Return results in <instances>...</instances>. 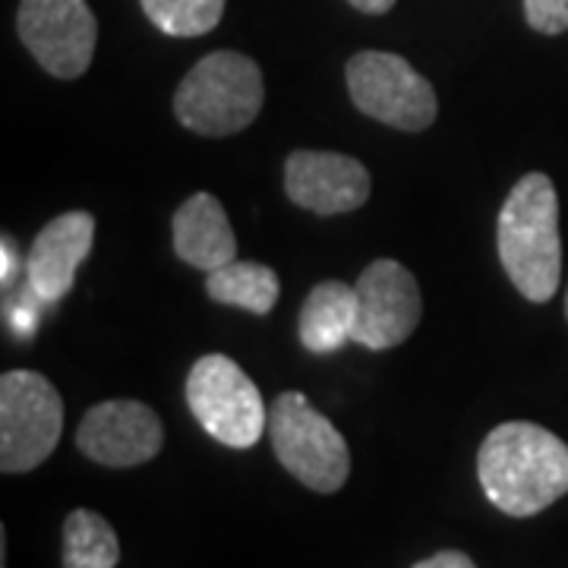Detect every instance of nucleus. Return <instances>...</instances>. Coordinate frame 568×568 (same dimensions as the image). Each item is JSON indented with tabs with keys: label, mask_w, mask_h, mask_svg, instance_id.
<instances>
[{
	"label": "nucleus",
	"mask_w": 568,
	"mask_h": 568,
	"mask_svg": "<svg viewBox=\"0 0 568 568\" xmlns=\"http://www.w3.org/2000/svg\"><path fill=\"white\" fill-rule=\"evenodd\" d=\"M174 253L183 263L203 272H215L237 260V237L227 222L224 205L212 193H193L174 212Z\"/></svg>",
	"instance_id": "obj_13"
},
{
	"label": "nucleus",
	"mask_w": 568,
	"mask_h": 568,
	"mask_svg": "<svg viewBox=\"0 0 568 568\" xmlns=\"http://www.w3.org/2000/svg\"><path fill=\"white\" fill-rule=\"evenodd\" d=\"M92 244H95V219L89 212H63L51 219L39 231L32 253L26 260L32 294L44 304L63 301L73 291L77 268L89 256Z\"/></svg>",
	"instance_id": "obj_12"
},
{
	"label": "nucleus",
	"mask_w": 568,
	"mask_h": 568,
	"mask_svg": "<svg viewBox=\"0 0 568 568\" xmlns=\"http://www.w3.org/2000/svg\"><path fill=\"white\" fill-rule=\"evenodd\" d=\"M63 433V398L36 369L0 376V470L29 474L51 458Z\"/></svg>",
	"instance_id": "obj_5"
},
{
	"label": "nucleus",
	"mask_w": 568,
	"mask_h": 568,
	"mask_svg": "<svg viewBox=\"0 0 568 568\" xmlns=\"http://www.w3.org/2000/svg\"><path fill=\"white\" fill-rule=\"evenodd\" d=\"M566 320H568V291H566Z\"/></svg>",
	"instance_id": "obj_22"
},
{
	"label": "nucleus",
	"mask_w": 568,
	"mask_h": 568,
	"mask_svg": "<svg viewBox=\"0 0 568 568\" xmlns=\"http://www.w3.org/2000/svg\"><path fill=\"white\" fill-rule=\"evenodd\" d=\"M17 268V246L3 237V282H10V272Z\"/></svg>",
	"instance_id": "obj_21"
},
{
	"label": "nucleus",
	"mask_w": 568,
	"mask_h": 568,
	"mask_svg": "<svg viewBox=\"0 0 568 568\" xmlns=\"http://www.w3.org/2000/svg\"><path fill=\"white\" fill-rule=\"evenodd\" d=\"M347 92L366 118L395 126L402 133H420L436 121V92L402 54L361 51L347 61Z\"/></svg>",
	"instance_id": "obj_7"
},
{
	"label": "nucleus",
	"mask_w": 568,
	"mask_h": 568,
	"mask_svg": "<svg viewBox=\"0 0 568 568\" xmlns=\"http://www.w3.org/2000/svg\"><path fill=\"white\" fill-rule=\"evenodd\" d=\"M265 80L260 63L241 51H212L174 92L178 121L200 136H234L260 118Z\"/></svg>",
	"instance_id": "obj_3"
},
{
	"label": "nucleus",
	"mask_w": 568,
	"mask_h": 568,
	"mask_svg": "<svg viewBox=\"0 0 568 568\" xmlns=\"http://www.w3.org/2000/svg\"><path fill=\"white\" fill-rule=\"evenodd\" d=\"M525 20L540 36L568 32V0H525Z\"/></svg>",
	"instance_id": "obj_18"
},
{
	"label": "nucleus",
	"mask_w": 568,
	"mask_h": 568,
	"mask_svg": "<svg viewBox=\"0 0 568 568\" xmlns=\"http://www.w3.org/2000/svg\"><path fill=\"white\" fill-rule=\"evenodd\" d=\"M17 32L41 70L77 80L95 58L99 20L89 0H22Z\"/></svg>",
	"instance_id": "obj_8"
},
{
	"label": "nucleus",
	"mask_w": 568,
	"mask_h": 568,
	"mask_svg": "<svg viewBox=\"0 0 568 568\" xmlns=\"http://www.w3.org/2000/svg\"><path fill=\"white\" fill-rule=\"evenodd\" d=\"M284 193L306 212L342 215L369 200V171L342 152L297 149L284 162Z\"/></svg>",
	"instance_id": "obj_11"
},
{
	"label": "nucleus",
	"mask_w": 568,
	"mask_h": 568,
	"mask_svg": "<svg viewBox=\"0 0 568 568\" xmlns=\"http://www.w3.org/2000/svg\"><path fill=\"white\" fill-rule=\"evenodd\" d=\"M149 22L174 39L212 32L224 17V0H140Z\"/></svg>",
	"instance_id": "obj_17"
},
{
	"label": "nucleus",
	"mask_w": 568,
	"mask_h": 568,
	"mask_svg": "<svg viewBox=\"0 0 568 568\" xmlns=\"http://www.w3.org/2000/svg\"><path fill=\"white\" fill-rule=\"evenodd\" d=\"M354 10H361V13H366V17H383V13H388L392 7H395V0H347Z\"/></svg>",
	"instance_id": "obj_20"
},
{
	"label": "nucleus",
	"mask_w": 568,
	"mask_h": 568,
	"mask_svg": "<svg viewBox=\"0 0 568 568\" xmlns=\"http://www.w3.org/2000/svg\"><path fill=\"white\" fill-rule=\"evenodd\" d=\"M80 452L102 467H140L164 448L162 417L142 402L114 398L89 407L77 429Z\"/></svg>",
	"instance_id": "obj_10"
},
{
	"label": "nucleus",
	"mask_w": 568,
	"mask_h": 568,
	"mask_svg": "<svg viewBox=\"0 0 568 568\" xmlns=\"http://www.w3.org/2000/svg\"><path fill=\"white\" fill-rule=\"evenodd\" d=\"M354 323H357V287L345 282H320L301 306L297 335L310 354H335L351 342Z\"/></svg>",
	"instance_id": "obj_14"
},
{
	"label": "nucleus",
	"mask_w": 568,
	"mask_h": 568,
	"mask_svg": "<svg viewBox=\"0 0 568 568\" xmlns=\"http://www.w3.org/2000/svg\"><path fill=\"white\" fill-rule=\"evenodd\" d=\"M63 568H118L121 540L99 511L77 508L63 521Z\"/></svg>",
	"instance_id": "obj_16"
},
{
	"label": "nucleus",
	"mask_w": 568,
	"mask_h": 568,
	"mask_svg": "<svg viewBox=\"0 0 568 568\" xmlns=\"http://www.w3.org/2000/svg\"><path fill=\"white\" fill-rule=\"evenodd\" d=\"M499 263L530 304H547L562 282L559 196L547 174L534 171L511 186L496 224Z\"/></svg>",
	"instance_id": "obj_2"
},
{
	"label": "nucleus",
	"mask_w": 568,
	"mask_h": 568,
	"mask_svg": "<svg viewBox=\"0 0 568 568\" xmlns=\"http://www.w3.org/2000/svg\"><path fill=\"white\" fill-rule=\"evenodd\" d=\"M205 294L224 306H241L246 313L256 316H268L278 294H282V282L275 275V268L263 263H246V260H231L222 268L209 272L205 282Z\"/></svg>",
	"instance_id": "obj_15"
},
{
	"label": "nucleus",
	"mask_w": 568,
	"mask_h": 568,
	"mask_svg": "<svg viewBox=\"0 0 568 568\" xmlns=\"http://www.w3.org/2000/svg\"><path fill=\"white\" fill-rule=\"evenodd\" d=\"M357 323L351 342L369 351L405 345L424 316L420 284L398 260H376L357 278Z\"/></svg>",
	"instance_id": "obj_9"
},
{
	"label": "nucleus",
	"mask_w": 568,
	"mask_h": 568,
	"mask_svg": "<svg viewBox=\"0 0 568 568\" xmlns=\"http://www.w3.org/2000/svg\"><path fill=\"white\" fill-rule=\"evenodd\" d=\"M268 439L282 467L313 493H338L351 474V452L335 424L301 392H282L268 407Z\"/></svg>",
	"instance_id": "obj_4"
},
{
	"label": "nucleus",
	"mask_w": 568,
	"mask_h": 568,
	"mask_svg": "<svg viewBox=\"0 0 568 568\" xmlns=\"http://www.w3.org/2000/svg\"><path fill=\"white\" fill-rule=\"evenodd\" d=\"M487 499L511 518H530L568 493V446L547 426L499 424L477 452Z\"/></svg>",
	"instance_id": "obj_1"
},
{
	"label": "nucleus",
	"mask_w": 568,
	"mask_h": 568,
	"mask_svg": "<svg viewBox=\"0 0 568 568\" xmlns=\"http://www.w3.org/2000/svg\"><path fill=\"white\" fill-rule=\"evenodd\" d=\"M186 405L205 433L227 448H253L268 429L256 383L224 354L200 357L186 376Z\"/></svg>",
	"instance_id": "obj_6"
},
{
	"label": "nucleus",
	"mask_w": 568,
	"mask_h": 568,
	"mask_svg": "<svg viewBox=\"0 0 568 568\" xmlns=\"http://www.w3.org/2000/svg\"><path fill=\"white\" fill-rule=\"evenodd\" d=\"M414 568H477L474 566V559L462 552V549H443V552H436V556H429V559H420Z\"/></svg>",
	"instance_id": "obj_19"
}]
</instances>
